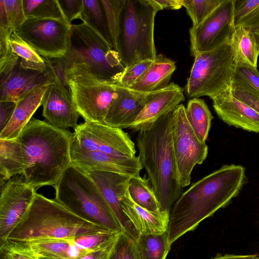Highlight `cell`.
<instances>
[{
  "label": "cell",
  "instance_id": "obj_47",
  "mask_svg": "<svg viewBox=\"0 0 259 259\" xmlns=\"http://www.w3.org/2000/svg\"><path fill=\"white\" fill-rule=\"evenodd\" d=\"M155 1L162 10H178L182 7L180 0H155Z\"/></svg>",
  "mask_w": 259,
  "mask_h": 259
},
{
  "label": "cell",
  "instance_id": "obj_13",
  "mask_svg": "<svg viewBox=\"0 0 259 259\" xmlns=\"http://www.w3.org/2000/svg\"><path fill=\"white\" fill-rule=\"evenodd\" d=\"M234 12V0H223L201 24L190 28L193 57L230 42L236 29Z\"/></svg>",
  "mask_w": 259,
  "mask_h": 259
},
{
  "label": "cell",
  "instance_id": "obj_30",
  "mask_svg": "<svg viewBox=\"0 0 259 259\" xmlns=\"http://www.w3.org/2000/svg\"><path fill=\"white\" fill-rule=\"evenodd\" d=\"M149 180L139 176L132 177L128 191L133 201L141 207L152 212L160 211V208Z\"/></svg>",
  "mask_w": 259,
  "mask_h": 259
},
{
  "label": "cell",
  "instance_id": "obj_29",
  "mask_svg": "<svg viewBox=\"0 0 259 259\" xmlns=\"http://www.w3.org/2000/svg\"><path fill=\"white\" fill-rule=\"evenodd\" d=\"M83 4L79 19L112 48L106 14L101 1L83 0Z\"/></svg>",
  "mask_w": 259,
  "mask_h": 259
},
{
  "label": "cell",
  "instance_id": "obj_28",
  "mask_svg": "<svg viewBox=\"0 0 259 259\" xmlns=\"http://www.w3.org/2000/svg\"><path fill=\"white\" fill-rule=\"evenodd\" d=\"M135 243L140 259H165L171 246L168 231L159 234L139 233Z\"/></svg>",
  "mask_w": 259,
  "mask_h": 259
},
{
  "label": "cell",
  "instance_id": "obj_7",
  "mask_svg": "<svg viewBox=\"0 0 259 259\" xmlns=\"http://www.w3.org/2000/svg\"><path fill=\"white\" fill-rule=\"evenodd\" d=\"M160 10L155 0H124L117 53L125 68L143 60H154L157 55L154 21Z\"/></svg>",
  "mask_w": 259,
  "mask_h": 259
},
{
  "label": "cell",
  "instance_id": "obj_12",
  "mask_svg": "<svg viewBox=\"0 0 259 259\" xmlns=\"http://www.w3.org/2000/svg\"><path fill=\"white\" fill-rule=\"evenodd\" d=\"M74 130L71 142L84 150L120 157L136 156L135 143L122 129L84 121Z\"/></svg>",
  "mask_w": 259,
  "mask_h": 259
},
{
  "label": "cell",
  "instance_id": "obj_16",
  "mask_svg": "<svg viewBox=\"0 0 259 259\" xmlns=\"http://www.w3.org/2000/svg\"><path fill=\"white\" fill-rule=\"evenodd\" d=\"M41 105L42 116L53 126L65 130L72 127L74 130L78 125L80 114L69 90L56 68L55 80L47 90Z\"/></svg>",
  "mask_w": 259,
  "mask_h": 259
},
{
  "label": "cell",
  "instance_id": "obj_46",
  "mask_svg": "<svg viewBox=\"0 0 259 259\" xmlns=\"http://www.w3.org/2000/svg\"><path fill=\"white\" fill-rule=\"evenodd\" d=\"M113 243L104 248L89 252L78 259H107Z\"/></svg>",
  "mask_w": 259,
  "mask_h": 259
},
{
  "label": "cell",
  "instance_id": "obj_23",
  "mask_svg": "<svg viewBox=\"0 0 259 259\" xmlns=\"http://www.w3.org/2000/svg\"><path fill=\"white\" fill-rule=\"evenodd\" d=\"M50 84L26 94L16 102V106L10 120L0 133V139H14L19 135L41 105L44 96Z\"/></svg>",
  "mask_w": 259,
  "mask_h": 259
},
{
  "label": "cell",
  "instance_id": "obj_49",
  "mask_svg": "<svg viewBox=\"0 0 259 259\" xmlns=\"http://www.w3.org/2000/svg\"><path fill=\"white\" fill-rule=\"evenodd\" d=\"M251 31L253 34L257 50L259 52V28Z\"/></svg>",
  "mask_w": 259,
  "mask_h": 259
},
{
  "label": "cell",
  "instance_id": "obj_6",
  "mask_svg": "<svg viewBox=\"0 0 259 259\" xmlns=\"http://www.w3.org/2000/svg\"><path fill=\"white\" fill-rule=\"evenodd\" d=\"M55 60L57 65H53L63 80L64 72L73 64L82 65L98 77L116 83L125 69L118 53L83 22L71 25L68 51L62 58Z\"/></svg>",
  "mask_w": 259,
  "mask_h": 259
},
{
  "label": "cell",
  "instance_id": "obj_24",
  "mask_svg": "<svg viewBox=\"0 0 259 259\" xmlns=\"http://www.w3.org/2000/svg\"><path fill=\"white\" fill-rule=\"evenodd\" d=\"M176 69L175 61L162 54L157 55L143 77L130 88L146 93L161 90L169 84Z\"/></svg>",
  "mask_w": 259,
  "mask_h": 259
},
{
  "label": "cell",
  "instance_id": "obj_5",
  "mask_svg": "<svg viewBox=\"0 0 259 259\" xmlns=\"http://www.w3.org/2000/svg\"><path fill=\"white\" fill-rule=\"evenodd\" d=\"M54 188L55 199L74 214L108 230L123 231L95 183L74 165L65 169Z\"/></svg>",
  "mask_w": 259,
  "mask_h": 259
},
{
  "label": "cell",
  "instance_id": "obj_9",
  "mask_svg": "<svg viewBox=\"0 0 259 259\" xmlns=\"http://www.w3.org/2000/svg\"><path fill=\"white\" fill-rule=\"evenodd\" d=\"M194 57L185 88L189 99H211L230 88L236 62L230 42Z\"/></svg>",
  "mask_w": 259,
  "mask_h": 259
},
{
  "label": "cell",
  "instance_id": "obj_19",
  "mask_svg": "<svg viewBox=\"0 0 259 259\" xmlns=\"http://www.w3.org/2000/svg\"><path fill=\"white\" fill-rule=\"evenodd\" d=\"M158 91L141 92L116 85L117 95L108 110L104 124L121 129L129 128L146 104Z\"/></svg>",
  "mask_w": 259,
  "mask_h": 259
},
{
  "label": "cell",
  "instance_id": "obj_20",
  "mask_svg": "<svg viewBox=\"0 0 259 259\" xmlns=\"http://www.w3.org/2000/svg\"><path fill=\"white\" fill-rule=\"evenodd\" d=\"M218 117L230 126L259 133V114L234 97L231 88L211 99Z\"/></svg>",
  "mask_w": 259,
  "mask_h": 259
},
{
  "label": "cell",
  "instance_id": "obj_35",
  "mask_svg": "<svg viewBox=\"0 0 259 259\" xmlns=\"http://www.w3.org/2000/svg\"><path fill=\"white\" fill-rule=\"evenodd\" d=\"M71 240L42 239L24 242L38 255L67 259Z\"/></svg>",
  "mask_w": 259,
  "mask_h": 259
},
{
  "label": "cell",
  "instance_id": "obj_48",
  "mask_svg": "<svg viewBox=\"0 0 259 259\" xmlns=\"http://www.w3.org/2000/svg\"><path fill=\"white\" fill-rule=\"evenodd\" d=\"M211 259H259V255L256 254L248 255L218 254L215 257Z\"/></svg>",
  "mask_w": 259,
  "mask_h": 259
},
{
  "label": "cell",
  "instance_id": "obj_15",
  "mask_svg": "<svg viewBox=\"0 0 259 259\" xmlns=\"http://www.w3.org/2000/svg\"><path fill=\"white\" fill-rule=\"evenodd\" d=\"M46 70L22 66L20 58L11 72L0 79V101L17 102L26 94L55 80V68L50 60L46 59Z\"/></svg>",
  "mask_w": 259,
  "mask_h": 259
},
{
  "label": "cell",
  "instance_id": "obj_32",
  "mask_svg": "<svg viewBox=\"0 0 259 259\" xmlns=\"http://www.w3.org/2000/svg\"><path fill=\"white\" fill-rule=\"evenodd\" d=\"M234 13L235 27L259 28V0H234Z\"/></svg>",
  "mask_w": 259,
  "mask_h": 259
},
{
  "label": "cell",
  "instance_id": "obj_44",
  "mask_svg": "<svg viewBox=\"0 0 259 259\" xmlns=\"http://www.w3.org/2000/svg\"><path fill=\"white\" fill-rule=\"evenodd\" d=\"M65 21L69 24L79 19L83 10V0H57Z\"/></svg>",
  "mask_w": 259,
  "mask_h": 259
},
{
  "label": "cell",
  "instance_id": "obj_42",
  "mask_svg": "<svg viewBox=\"0 0 259 259\" xmlns=\"http://www.w3.org/2000/svg\"><path fill=\"white\" fill-rule=\"evenodd\" d=\"M3 1L8 19L15 30L27 19L24 13L23 0Z\"/></svg>",
  "mask_w": 259,
  "mask_h": 259
},
{
  "label": "cell",
  "instance_id": "obj_3",
  "mask_svg": "<svg viewBox=\"0 0 259 259\" xmlns=\"http://www.w3.org/2000/svg\"><path fill=\"white\" fill-rule=\"evenodd\" d=\"M172 112L161 116L148 128L138 132L140 160L159 203L160 211L170 212L183 193L174 149Z\"/></svg>",
  "mask_w": 259,
  "mask_h": 259
},
{
  "label": "cell",
  "instance_id": "obj_37",
  "mask_svg": "<svg viewBox=\"0 0 259 259\" xmlns=\"http://www.w3.org/2000/svg\"><path fill=\"white\" fill-rule=\"evenodd\" d=\"M109 28L112 46L117 52L121 15L124 0H101Z\"/></svg>",
  "mask_w": 259,
  "mask_h": 259
},
{
  "label": "cell",
  "instance_id": "obj_26",
  "mask_svg": "<svg viewBox=\"0 0 259 259\" xmlns=\"http://www.w3.org/2000/svg\"><path fill=\"white\" fill-rule=\"evenodd\" d=\"M230 44L236 64L257 67L259 52L251 31L242 27H236Z\"/></svg>",
  "mask_w": 259,
  "mask_h": 259
},
{
  "label": "cell",
  "instance_id": "obj_41",
  "mask_svg": "<svg viewBox=\"0 0 259 259\" xmlns=\"http://www.w3.org/2000/svg\"><path fill=\"white\" fill-rule=\"evenodd\" d=\"M153 60H145L139 62L125 69L119 80L117 85L130 88L139 81L146 73L153 63Z\"/></svg>",
  "mask_w": 259,
  "mask_h": 259
},
{
  "label": "cell",
  "instance_id": "obj_43",
  "mask_svg": "<svg viewBox=\"0 0 259 259\" xmlns=\"http://www.w3.org/2000/svg\"><path fill=\"white\" fill-rule=\"evenodd\" d=\"M230 88L231 93L234 97L259 114L258 96L232 81Z\"/></svg>",
  "mask_w": 259,
  "mask_h": 259
},
{
  "label": "cell",
  "instance_id": "obj_18",
  "mask_svg": "<svg viewBox=\"0 0 259 259\" xmlns=\"http://www.w3.org/2000/svg\"><path fill=\"white\" fill-rule=\"evenodd\" d=\"M70 157L71 164L81 170L112 172L135 177L140 176L143 168L138 156L120 157L103 152L85 151L72 142Z\"/></svg>",
  "mask_w": 259,
  "mask_h": 259
},
{
  "label": "cell",
  "instance_id": "obj_2",
  "mask_svg": "<svg viewBox=\"0 0 259 259\" xmlns=\"http://www.w3.org/2000/svg\"><path fill=\"white\" fill-rule=\"evenodd\" d=\"M73 133L33 117L15 138L23 155L25 181L35 189L54 186L71 164Z\"/></svg>",
  "mask_w": 259,
  "mask_h": 259
},
{
  "label": "cell",
  "instance_id": "obj_25",
  "mask_svg": "<svg viewBox=\"0 0 259 259\" xmlns=\"http://www.w3.org/2000/svg\"><path fill=\"white\" fill-rule=\"evenodd\" d=\"M24 162L20 143L14 138L0 139V185L18 174H23Z\"/></svg>",
  "mask_w": 259,
  "mask_h": 259
},
{
  "label": "cell",
  "instance_id": "obj_31",
  "mask_svg": "<svg viewBox=\"0 0 259 259\" xmlns=\"http://www.w3.org/2000/svg\"><path fill=\"white\" fill-rule=\"evenodd\" d=\"M9 45L12 52L20 57L22 66L40 70H46L48 68L46 59L21 38L15 31L9 38Z\"/></svg>",
  "mask_w": 259,
  "mask_h": 259
},
{
  "label": "cell",
  "instance_id": "obj_10",
  "mask_svg": "<svg viewBox=\"0 0 259 259\" xmlns=\"http://www.w3.org/2000/svg\"><path fill=\"white\" fill-rule=\"evenodd\" d=\"M71 25L60 20L28 18L14 31L44 59H59L68 51Z\"/></svg>",
  "mask_w": 259,
  "mask_h": 259
},
{
  "label": "cell",
  "instance_id": "obj_34",
  "mask_svg": "<svg viewBox=\"0 0 259 259\" xmlns=\"http://www.w3.org/2000/svg\"><path fill=\"white\" fill-rule=\"evenodd\" d=\"M119 233L107 229L79 235L73 240L79 248L89 252L112 245Z\"/></svg>",
  "mask_w": 259,
  "mask_h": 259
},
{
  "label": "cell",
  "instance_id": "obj_14",
  "mask_svg": "<svg viewBox=\"0 0 259 259\" xmlns=\"http://www.w3.org/2000/svg\"><path fill=\"white\" fill-rule=\"evenodd\" d=\"M36 193L32 185L16 176L1 186L0 244L22 219Z\"/></svg>",
  "mask_w": 259,
  "mask_h": 259
},
{
  "label": "cell",
  "instance_id": "obj_17",
  "mask_svg": "<svg viewBox=\"0 0 259 259\" xmlns=\"http://www.w3.org/2000/svg\"><path fill=\"white\" fill-rule=\"evenodd\" d=\"M81 170L95 183L122 231L136 240L139 233L124 213L121 202L128 189L129 181L132 177L112 172Z\"/></svg>",
  "mask_w": 259,
  "mask_h": 259
},
{
  "label": "cell",
  "instance_id": "obj_4",
  "mask_svg": "<svg viewBox=\"0 0 259 259\" xmlns=\"http://www.w3.org/2000/svg\"><path fill=\"white\" fill-rule=\"evenodd\" d=\"M107 229L79 217L56 199L36 193L26 213L6 241L70 240Z\"/></svg>",
  "mask_w": 259,
  "mask_h": 259
},
{
  "label": "cell",
  "instance_id": "obj_45",
  "mask_svg": "<svg viewBox=\"0 0 259 259\" xmlns=\"http://www.w3.org/2000/svg\"><path fill=\"white\" fill-rule=\"evenodd\" d=\"M16 106V102L0 101V133L10 120Z\"/></svg>",
  "mask_w": 259,
  "mask_h": 259
},
{
  "label": "cell",
  "instance_id": "obj_33",
  "mask_svg": "<svg viewBox=\"0 0 259 259\" xmlns=\"http://www.w3.org/2000/svg\"><path fill=\"white\" fill-rule=\"evenodd\" d=\"M23 4L27 18L65 21L57 0H23Z\"/></svg>",
  "mask_w": 259,
  "mask_h": 259
},
{
  "label": "cell",
  "instance_id": "obj_21",
  "mask_svg": "<svg viewBox=\"0 0 259 259\" xmlns=\"http://www.w3.org/2000/svg\"><path fill=\"white\" fill-rule=\"evenodd\" d=\"M185 99L183 89L170 83L153 96L129 128L136 132L148 128L161 116L172 112Z\"/></svg>",
  "mask_w": 259,
  "mask_h": 259
},
{
  "label": "cell",
  "instance_id": "obj_39",
  "mask_svg": "<svg viewBox=\"0 0 259 259\" xmlns=\"http://www.w3.org/2000/svg\"><path fill=\"white\" fill-rule=\"evenodd\" d=\"M107 259H140L135 240L124 231L117 236Z\"/></svg>",
  "mask_w": 259,
  "mask_h": 259
},
{
  "label": "cell",
  "instance_id": "obj_27",
  "mask_svg": "<svg viewBox=\"0 0 259 259\" xmlns=\"http://www.w3.org/2000/svg\"><path fill=\"white\" fill-rule=\"evenodd\" d=\"M187 120L199 141L205 143L213 116L203 99H190L185 108Z\"/></svg>",
  "mask_w": 259,
  "mask_h": 259
},
{
  "label": "cell",
  "instance_id": "obj_40",
  "mask_svg": "<svg viewBox=\"0 0 259 259\" xmlns=\"http://www.w3.org/2000/svg\"><path fill=\"white\" fill-rule=\"evenodd\" d=\"M0 259H38V255L25 242L7 240L0 244Z\"/></svg>",
  "mask_w": 259,
  "mask_h": 259
},
{
  "label": "cell",
  "instance_id": "obj_22",
  "mask_svg": "<svg viewBox=\"0 0 259 259\" xmlns=\"http://www.w3.org/2000/svg\"><path fill=\"white\" fill-rule=\"evenodd\" d=\"M123 210L139 233H162L168 231L170 212H152L135 203L128 189L122 197Z\"/></svg>",
  "mask_w": 259,
  "mask_h": 259
},
{
  "label": "cell",
  "instance_id": "obj_11",
  "mask_svg": "<svg viewBox=\"0 0 259 259\" xmlns=\"http://www.w3.org/2000/svg\"><path fill=\"white\" fill-rule=\"evenodd\" d=\"M185 108L180 104L171 116L174 149L183 188L190 184L194 166L202 164L208 154L206 143L199 141L187 120Z\"/></svg>",
  "mask_w": 259,
  "mask_h": 259
},
{
  "label": "cell",
  "instance_id": "obj_50",
  "mask_svg": "<svg viewBox=\"0 0 259 259\" xmlns=\"http://www.w3.org/2000/svg\"><path fill=\"white\" fill-rule=\"evenodd\" d=\"M38 259H65V258L53 257H48V256L38 255Z\"/></svg>",
  "mask_w": 259,
  "mask_h": 259
},
{
  "label": "cell",
  "instance_id": "obj_36",
  "mask_svg": "<svg viewBox=\"0 0 259 259\" xmlns=\"http://www.w3.org/2000/svg\"><path fill=\"white\" fill-rule=\"evenodd\" d=\"M185 8L193 25L196 27L223 2V0H180Z\"/></svg>",
  "mask_w": 259,
  "mask_h": 259
},
{
  "label": "cell",
  "instance_id": "obj_38",
  "mask_svg": "<svg viewBox=\"0 0 259 259\" xmlns=\"http://www.w3.org/2000/svg\"><path fill=\"white\" fill-rule=\"evenodd\" d=\"M232 82L259 96V71L252 66L236 64Z\"/></svg>",
  "mask_w": 259,
  "mask_h": 259
},
{
  "label": "cell",
  "instance_id": "obj_1",
  "mask_svg": "<svg viewBox=\"0 0 259 259\" xmlns=\"http://www.w3.org/2000/svg\"><path fill=\"white\" fill-rule=\"evenodd\" d=\"M245 181V169L239 165H223L193 184L171 208L168 228L169 244L227 206Z\"/></svg>",
  "mask_w": 259,
  "mask_h": 259
},
{
  "label": "cell",
  "instance_id": "obj_8",
  "mask_svg": "<svg viewBox=\"0 0 259 259\" xmlns=\"http://www.w3.org/2000/svg\"><path fill=\"white\" fill-rule=\"evenodd\" d=\"M64 81L84 121L104 124L108 110L117 95V83L101 79L85 67L76 64L65 70Z\"/></svg>",
  "mask_w": 259,
  "mask_h": 259
}]
</instances>
